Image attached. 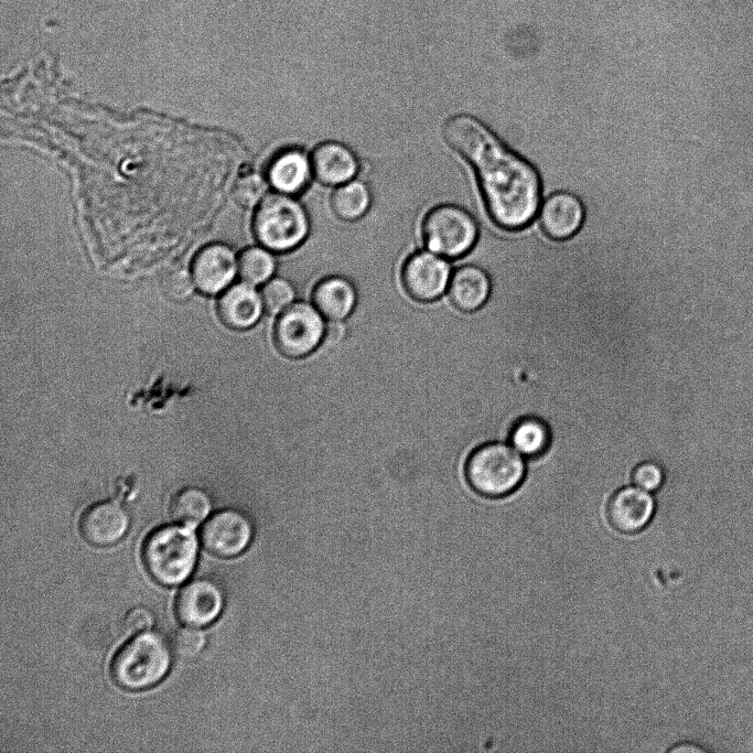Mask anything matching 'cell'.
<instances>
[{
    "label": "cell",
    "instance_id": "cell-1",
    "mask_svg": "<svg viewBox=\"0 0 753 753\" xmlns=\"http://www.w3.org/2000/svg\"><path fill=\"white\" fill-rule=\"evenodd\" d=\"M443 138L472 165L487 213L498 227L519 230L534 220L541 205V181L530 162L470 115L451 117Z\"/></svg>",
    "mask_w": 753,
    "mask_h": 753
},
{
    "label": "cell",
    "instance_id": "cell-2",
    "mask_svg": "<svg viewBox=\"0 0 753 753\" xmlns=\"http://www.w3.org/2000/svg\"><path fill=\"white\" fill-rule=\"evenodd\" d=\"M171 647L154 632L140 633L123 645L111 663L114 681L128 690H141L157 685L168 674Z\"/></svg>",
    "mask_w": 753,
    "mask_h": 753
},
{
    "label": "cell",
    "instance_id": "cell-3",
    "mask_svg": "<svg viewBox=\"0 0 753 753\" xmlns=\"http://www.w3.org/2000/svg\"><path fill=\"white\" fill-rule=\"evenodd\" d=\"M197 553V541L184 526H163L144 540L142 561L149 574L164 585L182 583L192 572Z\"/></svg>",
    "mask_w": 753,
    "mask_h": 753
},
{
    "label": "cell",
    "instance_id": "cell-4",
    "mask_svg": "<svg viewBox=\"0 0 753 753\" xmlns=\"http://www.w3.org/2000/svg\"><path fill=\"white\" fill-rule=\"evenodd\" d=\"M524 456L512 445L490 442L474 450L465 465L470 486L478 494L499 498L513 493L524 481Z\"/></svg>",
    "mask_w": 753,
    "mask_h": 753
},
{
    "label": "cell",
    "instance_id": "cell-5",
    "mask_svg": "<svg viewBox=\"0 0 753 753\" xmlns=\"http://www.w3.org/2000/svg\"><path fill=\"white\" fill-rule=\"evenodd\" d=\"M252 229L262 247L273 252L290 251L300 246L310 230L304 207L292 195L275 193L257 205Z\"/></svg>",
    "mask_w": 753,
    "mask_h": 753
},
{
    "label": "cell",
    "instance_id": "cell-6",
    "mask_svg": "<svg viewBox=\"0 0 753 753\" xmlns=\"http://www.w3.org/2000/svg\"><path fill=\"white\" fill-rule=\"evenodd\" d=\"M421 235L428 250L444 258L466 255L477 240L478 229L473 216L453 204L431 208L423 217Z\"/></svg>",
    "mask_w": 753,
    "mask_h": 753
},
{
    "label": "cell",
    "instance_id": "cell-7",
    "mask_svg": "<svg viewBox=\"0 0 753 753\" xmlns=\"http://www.w3.org/2000/svg\"><path fill=\"white\" fill-rule=\"evenodd\" d=\"M325 324L316 308L298 302L281 312L273 338L279 352L290 358L312 353L324 338Z\"/></svg>",
    "mask_w": 753,
    "mask_h": 753
},
{
    "label": "cell",
    "instance_id": "cell-8",
    "mask_svg": "<svg viewBox=\"0 0 753 753\" xmlns=\"http://www.w3.org/2000/svg\"><path fill=\"white\" fill-rule=\"evenodd\" d=\"M450 266L444 257L430 250L409 256L401 268V282L406 292L420 302L437 300L449 287Z\"/></svg>",
    "mask_w": 753,
    "mask_h": 753
},
{
    "label": "cell",
    "instance_id": "cell-9",
    "mask_svg": "<svg viewBox=\"0 0 753 753\" xmlns=\"http://www.w3.org/2000/svg\"><path fill=\"white\" fill-rule=\"evenodd\" d=\"M252 526L249 519L235 509L213 514L201 529L204 547L219 557L241 553L250 544Z\"/></svg>",
    "mask_w": 753,
    "mask_h": 753
},
{
    "label": "cell",
    "instance_id": "cell-10",
    "mask_svg": "<svg viewBox=\"0 0 753 753\" xmlns=\"http://www.w3.org/2000/svg\"><path fill=\"white\" fill-rule=\"evenodd\" d=\"M223 605L224 595L215 582L194 579L180 590L175 600V614L184 625L202 627L218 617Z\"/></svg>",
    "mask_w": 753,
    "mask_h": 753
},
{
    "label": "cell",
    "instance_id": "cell-11",
    "mask_svg": "<svg viewBox=\"0 0 753 753\" xmlns=\"http://www.w3.org/2000/svg\"><path fill=\"white\" fill-rule=\"evenodd\" d=\"M655 508V499L649 492L636 485L625 486L610 498L607 518L615 530L635 534L650 523Z\"/></svg>",
    "mask_w": 753,
    "mask_h": 753
},
{
    "label": "cell",
    "instance_id": "cell-12",
    "mask_svg": "<svg viewBox=\"0 0 753 753\" xmlns=\"http://www.w3.org/2000/svg\"><path fill=\"white\" fill-rule=\"evenodd\" d=\"M129 527L127 510L116 502L104 501L89 506L79 518L83 538L94 546H109L123 537Z\"/></svg>",
    "mask_w": 753,
    "mask_h": 753
},
{
    "label": "cell",
    "instance_id": "cell-13",
    "mask_svg": "<svg viewBox=\"0 0 753 753\" xmlns=\"http://www.w3.org/2000/svg\"><path fill=\"white\" fill-rule=\"evenodd\" d=\"M583 219V204L570 192L558 191L550 194L539 208L540 227L553 240L562 241L574 236Z\"/></svg>",
    "mask_w": 753,
    "mask_h": 753
},
{
    "label": "cell",
    "instance_id": "cell-14",
    "mask_svg": "<svg viewBox=\"0 0 753 753\" xmlns=\"http://www.w3.org/2000/svg\"><path fill=\"white\" fill-rule=\"evenodd\" d=\"M310 157L300 148L289 147L275 153L266 169L268 184L278 193L295 195L302 192L311 178Z\"/></svg>",
    "mask_w": 753,
    "mask_h": 753
},
{
    "label": "cell",
    "instance_id": "cell-15",
    "mask_svg": "<svg viewBox=\"0 0 753 753\" xmlns=\"http://www.w3.org/2000/svg\"><path fill=\"white\" fill-rule=\"evenodd\" d=\"M238 263L232 248L213 244L202 249L193 263V280L205 293H216L234 278Z\"/></svg>",
    "mask_w": 753,
    "mask_h": 753
},
{
    "label": "cell",
    "instance_id": "cell-16",
    "mask_svg": "<svg viewBox=\"0 0 753 753\" xmlns=\"http://www.w3.org/2000/svg\"><path fill=\"white\" fill-rule=\"evenodd\" d=\"M312 174L324 185L338 186L355 178L358 161L354 152L343 143L325 141L318 144L310 155Z\"/></svg>",
    "mask_w": 753,
    "mask_h": 753
},
{
    "label": "cell",
    "instance_id": "cell-17",
    "mask_svg": "<svg viewBox=\"0 0 753 753\" xmlns=\"http://www.w3.org/2000/svg\"><path fill=\"white\" fill-rule=\"evenodd\" d=\"M261 295L249 283H238L227 289L218 300L220 321L234 330H246L256 324L262 312Z\"/></svg>",
    "mask_w": 753,
    "mask_h": 753
},
{
    "label": "cell",
    "instance_id": "cell-18",
    "mask_svg": "<svg viewBox=\"0 0 753 753\" xmlns=\"http://www.w3.org/2000/svg\"><path fill=\"white\" fill-rule=\"evenodd\" d=\"M448 288L450 300L456 309L474 312L488 300L492 283L484 269L465 265L451 275Z\"/></svg>",
    "mask_w": 753,
    "mask_h": 753
},
{
    "label": "cell",
    "instance_id": "cell-19",
    "mask_svg": "<svg viewBox=\"0 0 753 753\" xmlns=\"http://www.w3.org/2000/svg\"><path fill=\"white\" fill-rule=\"evenodd\" d=\"M312 300L318 311L326 319L341 321L353 311L356 292L347 279L331 276L316 283L312 292Z\"/></svg>",
    "mask_w": 753,
    "mask_h": 753
},
{
    "label": "cell",
    "instance_id": "cell-20",
    "mask_svg": "<svg viewBox=\"0 0 753 753\" xmlns=\"http://www.w3.org/2000/svg\"><path fill=\"white\" fill-rule=\"evenodd\" d=\"M372 196L368 186L359 180L347 181L334 190L331 196V208L342 220L353 222L363 217L368 211Z\"/></svg>",
    "mask_w": 753,
    "mask_h": 753
},
{
    "label": "cell",
    "instance_id": "cell-21",
    "mask_svg": "<svg viewBox=\"0 0 753 753\" xmlns=\"http://www.w3.org/2000/svg\"><path fill=\"white\" fill-rule=\"evenodd\" d=\"M550 440L547 423L536 417L519 419L509 435L510 445L524 458L539 456L547 451Z\"/></svg>",
    "mask_w": 753,
    "mask_h": 753
},
{
    "label": "cell",
    "instance_id": "cell-22",
    "mask_svg": "<svg viewBox=\"0 0 753 753\" xmlns=\"http://www.w3.org/2000/svg\"><path fill=\"white\" fill-rule=\"evenodd\" d=\"M209 507V498L204 491L197 487H184L172 497L170 514L175 521L192 526L206 517Z\"/></svg>",
    "mask_w": 753,
    "mask_h": 753
},
{
    "label": "cell",
    "instance_id": "cell-23",
    "mask_svg": "<svg viewBox=\"0 0 753 753\" xmlns=\"http://www.w3.org/2000/svg\"><path fill=\"white\" fill-rule=\"evenodd\" d=\"M271 250L262 247L245 249L238 259V272L244 282L251 286L267 282L276 270Z\"/></svg>",
    "mask_w": 753,
    "mask_h": 753
},
{
    "label": "cell",
    "instance_id": "cell-24",
    "mask_svg": "<svg viewBox=\"0 0 753 753\" xmlns=\"http://www.w3.org/2000/svg\"><path fill=\"white\" fill-rule=\"evenodd\" d=\"M260 295L263 309L270 314H277L292 304L295 292L288 280L273 278L265 283Z\"/></svg>",
    "mask_w": 753,
    "mask_h": 753
},
{
    "label": "cell",
    "instance_id": "cell-25",
    "mask_svg": "<svg viewBox=\"0 0 753 753\" xmlns=\"http://www.w3.org/2000/svg\"><path fill=\"white\" fill-rule=\"evenodd\" d=\"M267 184L266 178L256 172L247 171L239 175L234 184V198L244 207L258 205L263 198Z\"/></svg>",
    "mask_w": 753,
    "mask_h": 753
},
{
    "label": "cell",
    "instance_id": "cell-26",
    "mask_svg": "<svg viewBox=\"0 0 753 753\" xmlns=\"http://www.w3.org/2000/svg\"><path fill=\"white\" fill-rule=\"evenodd\" d=\"M204 644V634L192 626L179 628L171 636V648L183 658H192L197 655Z\"/></svg>",
    "mask_w": 753,
    "mask_h": 753
},
{
    "label": "cell",
    "instance_id": "cell-27",
    "mask_svg": "<svg viewBox=\"0 0 753 753\" xmlns=\"http://www.w3.org/2000/svg\"><path fill=\"white\" fill-rule=\"evenodd\" d=\"M164 293L175 301H182L190 297L193 283L189 272L182 267L169 269L161 281Z\"/></svg>",
    "mask_w": 753,
    "mask_h": 753
},
{
    "label": "cell",
    "instance_id": "cell-28",
    "mask_svg": "<svg viewBox=\"0 0 753 753\" xmlns=\"http://www.w3.org/2000/svg\"><path fill=\"white\" fill-rule=\"evenodd\" d=\"M632 481L634 485L652 493L661 487L665 481V473L657 462L645 461L633 470Z\"/></svg>",
    "mask_w": 753,
    "mask_h": 753
},
{
    "label": "cell",
    "instance_id": "cell-29",
    "mask_svg": "<svg viewBox=\"0 0 753 753\" xmlns=\"http://www.w3.org/2000/svg\"><path fill=\"white\" fill-rule=\"evenodd\" d=\"M153 623L152 613L142 606L132 607L123 617V626L129 633L142 632Z\"/></svg>",
    "mask_w": 753,
    "mask_h": 753
},
{
    "label": "cell",
    "instance_id": "cell-30",
    "mask_svg": "<svg viewBox=\"0 0 753 753\" xmlns=\"http://www.w3.org/2000/svg\"><path fill=\"white\" fill-rule=\"evenodd\" d=\"M343 334L344 326L340 323V321H331L325 326L324 338L330 343L338 342L342 338Z\"/></svg>",
    "mask_w": 753,
    "mask_h": 753
},
{
    "label": "cell",
    "instance_id": "cell-31",
    "mask_svg": "<svg viewBox=\"0 0 753 753\" xmlns=\"http://www.w3.org/2000/svg\"><path fill=\"white\" fill-rule=\"evenodd\" d=\"M671 752H703L704 750L697 745H679L670 750Z\"/></svg>",
    "mask_w": 753,
    "mask_h": 753
}]
</instances>
